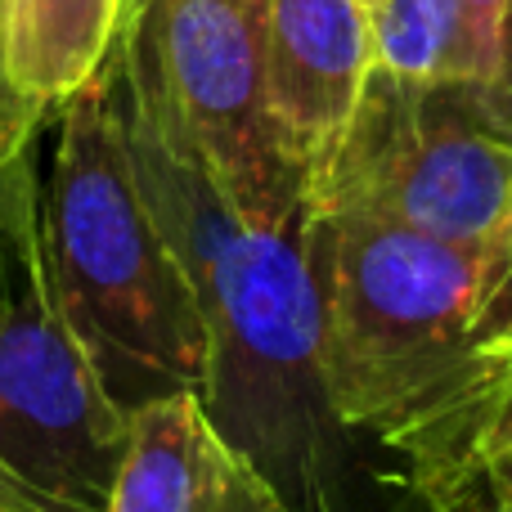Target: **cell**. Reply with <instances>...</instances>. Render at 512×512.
I'll return each mask as SVG.
<instances>
[{
  "mask_svg": "<svg viewBox=\"0 0 512 512\" xmlns=\"http://www.w3.org/2000/svg\"><path fill=\"white\" fill-rule=\"evenodd\" d=\"M50 126L54 140H36V265L59 315L126 414L176 391L207 396L212 333L135 185L113 68Z\"/></svg>",
  "mask_w": 512,
  "mask_h": 512,
  "instance_id": "1",
  "label": "cell"
},
{
  "mask_svg": "<svg viewBox=\"0 0 512 512\" xmlns=\"http://www.w3.org/2000/svg\"><path fill=\"white\" fill-rule=\"evenodd\" d=\"M113 95L131 171L158 230L180 256L212 333V418L265 468V450H288L292 400L315 378V274L301 230H256L230 203L194 144L126 77L113 50Z\"/></svg>",
  "mask_w": 512,
  "mask_h": 512,
  "instance_id": "2",
  "label": "cell"
},
{
  "mask_svg": "<svg viewBox=\"0 0 512 512\" xmlns=\"http://www.w3.org/2000/svg\"><path fill=\"white\" fill-rule=\"evenodd\" d=\"M315 378L346 427L400 436L486 337L499 243H450L369 216H306Z\"/></svg>",
  "mask_w": 512,
  "mask_h": 512,
  "instance_id": "3",
  "label": "cell"
},
{
  "mask_svg": "<svg viewBox=\"0 0 512 512\" xmlns=\"http://www.w3.org/2000/svg\"><path fill=\"white\" fill-rule=\"evenodd\" d=\"M512 207V117L486 81L373 68L310 216H369L450 243H499Z\"/></svg>",
  "mask_w": 512,
  "mask_h": 512,
  "instance_id": "4",
  "label": "cell"
},
{
  "mask_svg": "<svg viewBox=\"0 0 512 512\" xmlns=\"http://www.w3.org/2000/svg\"><path fill=\"white\" fill-rule=\"evenodd\" d=\"M117 54L243 221L306 225V180L265 99V0H149L122 27Z\"/></svg>",
  "mask_w": 512,
  "mask_h": 512,
  "instance_id": "5",
  "label": "cell"
},
{
  "mask_svg": "<svg viewBox=\"0 0 512 512\" xmlns=\"http://www.w3.org/2000/svg\"><path fill=\"white\" fill-rule=\"evenodd\" d=\"M131 414L108 396L36 265L0 292V472L41 512H108Z\"/></svg>",
  "mask_w": 512,
  "mask_h": 512,
  "instance_id": "6",
  "label": "cell"
},
{
  "mask_svg": "<svg viewBox=\"0 0 512 512\" xmlns=\"http://www.w3.org/2000/svg\"><path fill=\"white\" fill-rule=\"evenodd\" d=\"M373 72L364 0H265V99L310 185L337 153Z\"/></svg>",
  "mask_w": 512,
  "mask_h": 512,
  "instance_id": "7",
  "label": "cell"
},
{
  "mask_svg": "<svg viewBox=\"0 0 512 512\" xmlns=\"http://www.w3.org/2000/svg\"><path fill=\"white\" fill-rule=\"evenodd\" d=\"M108 512H292V504L198 391H176L131 414V450Z\"/></svg>",
  "mask_w": 512,
  "mask_h": 512,
  "instance_id": "8",
  "label": "cell"
},
{
  "mask_svg": "<svg viewBox=\"0 0 512 512\" xmlns=\"http://www.w3.org/2000/svg\"><path fill=\"white\" fill-rule=\"evenodd\" d=\"M409 454L418 486L436 504L486 499L490 512L512 508V337H486L445 382V391L391 436Z\"/></svg>",
  "mask_w": 512,
  "mask_h": 512,
  "instance_id": "9",
  "label": "cell"
},
{
  "mask_svg": "<svg viewBox=\"0 0 512 512\" xmlns=\"http://www.w3.org/2000/svg\"><path fill=\"white\" fill-rule=\"evenodd\" d=\"M126 0H5L0 63L18 104L50 122L113 59Z\"/></svg>",
  "mask_w": 512,
  "mask_h": 512,
  "instance_id": "10",
  "label": "cell"
},
{
  "mask_svg": "<svg viewBox=\"0 0 512 512\" xmlns=\"http://www.w3.org/2000/svg\"><path fill=\"white\" fill-rule=\"evenodd\" d=\"M373 68L400 81H472L459 0H364Z\"/></svg>",
  "mask_w": 512,
  "mask_h": 512,
  "instance_id": "11",
  "label": "cell"
},
{
  "mask_svg": "<svg viewBox=\"0 0 512 512\" xmlns=\"http://www.w3.org/2000/svg\"><path fill=\"white\" fill-rule=\"evenodd\" d=\"M36 248V158L27 167L0 162V292Z\"/></svg>",
  "mask_w": 512,
  "mask_h": 512,
  "instance_id": "12",
  "label": "cell"
},
{
  "mask_svg": "<svg viewBox=\"0 0 512 512\" xmlns=\"http://www.w3.org/2000/svg\"><path fill=\"white\" fill-rule=\"evenodd\" d=\"M512 0H459L463 18V45H468V72L472 81L495 86L504 68V27H508Z\"/></svg>",
  "mask_w": 512,
  "mask_h": 512,
  "instance_id": "13",
  "label": "cell"
},
{
  "mask_svg": "<svg viewBox=\"0 0 512 512\" xmlns=\"http://www.w3.org/2000/svg\"><path fill=\"white\" fill-rule=\"evenodd\" d=\"M5 5V0H0ZM41 126L23 104L18 95L9 90L5 81V63H0V162L5 167H27L36 158V140H41Z\"/></svg>",
  "mask_w": 512,
  "mask_h": 512,
  "instance_id": "14",
  "label": "cell"
},
{
  "mask_svg": "<svg viewBox=\"0 0 512 512\" xmlns=\"http://www.w3.org/2000/svg\"><path fill=\"white\" fill-rule=\"evenodd\" d=\"M486 337H512V207H508V225H504V274H499L495 301H490ZM486 337H481V342H486Z\"/></svg>",
  "mask_w": 512,
  "mask_h": 512,
  "instance_id": "15",
  "label": "cell"
},
{
  "mask_svg": "<svg viewBox=\"0 0 512 512\" xmlns=\"http://www.w3.org/2000/svg\"><path fill=\"white\" fill-rule=\"evenodd\" d=\"M490 90H495L499 108L512 117V5H508V27H504V68H499V81Z\"/></svg>",
  "mask_w": 512,
  "mask_h": 512,
  "instance_id": "16",
  "label": "cell"
},
{
  "mask_svg": "<svg viewBox=\"0 0 512 512\" xmlns=\"http://www.w3.org/2000/svg\"><path fill=\"white\" fill-rule=\"evenodd\" d=\"M0 508H5V512H41V508L32 504V499L23 495V490L14 486V481L5 477V472H0Z\"/></svg>",
  "mask_w": 512,
  "mask_h": 512,
  "instance_id": "17",
  "label": "cell"
},
{
  "mask_svg": "<svg viewBox=\"0 0 512 512\" xmlns=\"http://www.w3.org/2000/svg\"><path fill=\"white\" fill-rule=\"evenodd\" d=\"M144 5H149V0H126V23H131V18H135V14H140V9H144ZM126 23H122V27H126Z\"/></svg>",
  "mask_w": 512,
  "mask_h": 512,
  "instance_id": "18",
  "label": "cell"
},
{
  "mask_svg": "<svg viewBox=\"0 0 512 512\" xmlns=\"http://www.w3.org/2000/svg\"><path fill=\"white\" fill-rule=\"evenodd\" d=\"M0 512H5V508H0Z\"/></svg>",
  "mask_w": 512,
  "mask_h": 512,
  "instance_id": "19",
  "label": "cell"
},
{
  "mask_svg": "<svg viewBox=\"0 0 512 512\" xmlns=\"http://www.w3.org/2000/svg\"><path fill=\"white\" fill-rule=\"evenodd\" d=\"M508 512H512V508H508Z\"/></svg>",
  "mask_w": 512,
  "mask_h": 512,
  "instance_id": "20",
  "label": "cell"
}]
</instances>
